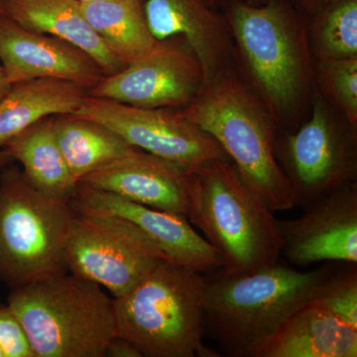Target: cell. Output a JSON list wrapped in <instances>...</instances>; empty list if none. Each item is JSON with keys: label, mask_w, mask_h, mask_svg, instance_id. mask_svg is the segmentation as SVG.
<instances>
[{"label": "cell", "mask_w": 357, "mask_h": 357, "mask_svg": "<svg viewBox=\"0 0 357 357\" xmlns=\"http://www.w3.org/2000/svg\"><path fill=\"white\" fill-rule=\"evenodd\" d=\"M217 7L231 31L234 67L279 132L295 130L311 114L314 91L309 15L292 0H218Z\"/></svg>", "instance_id": "1"}, {"label": "cell", "mask_w": 357, "mask_h": 357, "mask_svg": "<svg viewBox=\"0 0 357 357\" xmlns=\"http://www.w3.org/2000/svg\"><path fill=\"white\" fill-rule=\"evenodd\" d=\"M333 272L328 264L298 271L278 261L255 271L222 267L206 274V335L225 356L255 357Z\"/></svg>", "instance_id": "2"}, {"label": "cell", "mask_w": 357, "mask_h": 357, "mask_svg": "<svg viewBox=\"0 0 357 357\" xmlns=\"http://www.w3.org/2000/svg\"><path fill=\"white\" fill-rule=\"evenodd\" d=\"M180 112L220 143L244 183L270 210L295 208L275 156L278 128L234 63L204 82L194 100Z\"/></svg>", "instance_id": "3"}, {"label": "cell", "mask_w": 357, "mask_h": 357, "mask_svg": "<svg viewBox=\"0 0 357 357\" xmlns=\"http://www.w3.org/2000/svg\"><path fill=\"white\" fill-rule=\"evenodd\" d=\"M8 306L35 357H105L116 337L114 298L69 271L11 289Z\"/></svg>", "instance_id": "4"}, {"label": "cell", "mask_w": 357, "mask_h": 357, "mask_svg": "<svg viewBox=\"0 0 357 357\" xmlns=\"http://www.w3.org/2000/svg\"><path fill=\"white\" fill-rule=\"evenodd\" d=\"M206 274L164 259L126 295L114 299L116 337L142 356L218 357L204 344Z\"/></svg>", "instance_id": "5"}, {"label": "cell", "mask_w": 357, "mask_h": 357, "mask_svg": "<svg viewBox=\"0 0 357 357\" xmlns=\"http://www.w3.org/2000/svg\"><path fill=\"white\" fill-rule=\"evenodd\" d=\"M196 190L188 220L204 234L231 272L271 266L281 256L274 211L244 183L229 160L195 169Z\"/></svg>", "instance_id": "6"}, {"label": "cell", "mask_w": 357, "mask_h": 357, "mask_svg": "<svg viewBox=\"0 0 357 357\" xmlns=\"http://www.w3.org/2000/svg\"><path fill=\"white\" fill-rule=\"evenodd\" d=\"M70 203L38 191L22 171L0 174V278L10 289L67 272Z\"/></svg>", "instance_id": "7"}, {"label": "cell", "mask_w": 357, "mask_h": 357, "mask_svg": "<svg viewBox=\"0 0 357 357\" xmlns=\"http://www.w3.org/2000/svg\"><path fill=\"white\" fill-rule=\"evenodd\" d=\"M275 156L296 206L303 210L357 182V126L314 89L311 114L293 131L277 132Z\"/></svg>", "instance_id": "8"}, {"label": "cell", "mask_w": 357, "mask_h": 357, "mask_svg": "<svg viewBox=\"0 0 357 357\" xmlns=\"http://www.w3.org/2000/svg\"><path fill=\"white\" fill-rule=\"evenodd\" d=\"M72 208L64 252L68 271L107 289L114 299L132 290L168 259L128 220Z\"/></svg>", "instance_id": "9"}, {"label": "cell", "mask_w": 357, "mask_h": 357, "mask_svg": "<svg viewBox=\"0 0 357 357\" xmlns=\"http://www.w3.org/2000/svg\"><path fill=\"white\" fill-rule=\"evenodd\" d=\"M70 115L102 124L130 146L191 170L213 160L230 161L215 138L178 109H144L86 96Z\"/></svg>", "instance_id": "10"}, {"label": "cell", "mask_w": 357, "mask_h": 357, "mask_svg": "<svg viewBox=\"0 0 357 357\" xmlns=\"http://www.w3.org/2000/svg\"><path fill=\"white\" fill-rule=\"evenodd\" d=\"M203 68L183 37L161 40L147 55L102 79L89 96L144 107L181 110L204 86Z\"/></svg>", "instance_id": "11"}, {"label": "cell", "mask_w": 357, "mask_h": 357, "mask_svg": "<svg viewBox=\"0 0 357 357\" xmlns=\"http://www.w3.org/2000/svg\"><path fill=\"white\" fill-rule=\"evenodd\" d=\"M304 211L296 220H278L281 255L299 266L326 261L357 264V182Z\"/></svg>", "instance_id": "12"}, {"label": "cell", "mask_w": 357, "mask_h": 357, "mask_svg": "<svg viewBox=\"0 0 357 357\" xmlns=\"http://www.w3.org/2000/svg\"><path fill=\"white\" fill-rule=\"evenodd\" d=\"M72 208L123 218L142 230L171 261L203 274L225 267L222 256L187 218L134 203L79 183Z\"/></svg>", "instance_id": "13"}, {"label": "cell", "mask_w": 357, "mask_h": 357, "mask_svg": "<svg viewBox=\"0 0 357 357\" xmlns=\"http://www.w3.org/2000/svg\"><path fill=\"white\" fill-rule=\"evenodd\" d=\"M79 183L188 218L197 176L195 170L137 149L89 174Z\"/></svg>", "instance_id": "14"}, {"label": "cell", "mask_w": 357, "mask_h": 357, "mask_svg": "<svg viewBox=\"0 0 357 357\" xmlns=\"http://www.w3.org/2000/svg\"><path fill=\"white\" fill-rule=\"evenodd\" d=\"M0 64L13 84L50 77L89 89L105 76L95 61L74 45L24 29L1 13Z\"/></svg>", "instance_id": "15"}, {"label": "cell", "mask_w": 357, "mask_h": 357, "mask_svg": "<svg viewBox=\"0 0 357 357\" xmlns=\"http://www.w3.org/2000/svg\"><path fill=\"white\" fill-rule=\"evenodd\" d=\"M144 11L155 38L185 40L201 63L206 81L231 64L234 39L229 22L206 0H146Z\"/></svg>", "instance_id": "16"}, {"label": "cell", "mask_w": 357, "mask_h": 357, "mask_svg": "<svg viewBox=\"0 0 357 357\" xmlns=\"http://www.w3.org/2000/svg\"><path fill=\"white\" fill-rule=\"evenodd\" d=\"M0 9L24 29L74 45L95 61L105 76L126 67L89 24L79 0H4Z\"/></svg>", "instance_id": "17"}, {"label": "cell", "mask_w": 357, "mask_h": 357, "mask_svg": "<svg viewBox=\"0 0 357 357\" xmlns=\"http://www.w3.org/2000/svg\"><path fill=\"white\" fill-rule=\"evenodd\" d=\"M357 330L312 299L302 305L255 357H356Z\"/></svg>", "instance_id": "18"}, {"label": "cell", "mask_w": 357, "mask_h": 357, "mask_svg": "<svg viewBox=\"0 0 357 357\" xmlns=\"http://www.w3.org/2000/svg\"><path fill=\"white\" fill-rule=\"evenodd\" d=\"M86 96V89L65 79L43 77L13 84L0 100V146L52 115L75 114Z\"/></svg>", "instance_id": "19"}, {"label": "cell", "mask_w": 357, "mask_h": 357, "mask_svg": "<svg viewBox=\"0 0 357 357\" xmlns=\"http://www.w3.org/2000/svg\"><path fill=\"white\" fill-rule=\"evenodd\" d=\"M53 119H45L6 145L11 158L22 166L25 177L38 191L50 198L70 203L79 182L58 146Z\"/></svg>", "instance_id": "20"}, {"label": "cell", "mask_w": 357, "mask_h": 357, "mask_svg": "<svg viewBox=\"0 0 357 357\" xmlns=\"http://www.w3.org/2000/svg\"><path fill=\"white\" fill-rule=\"evenodd\" d=\"M86 20L124 66L132 64L156 46L148 27L144 0L81 2Z\"/></svg>", "instance_id": "21"}, {"label": "cell", "mask_w": 357, "mask_h": 357, "mask_svg": "<svg viewBox=\"0 0 357 357\" xmlns=\"http://www.w3.org/2000/svg\"><path fill=\"white\" fill-rule=\"evenodd\" d=\"M58 146L77 182L137 150L102 124L73 115L54 117Z\"/></svg>", "instance_id": "22"}, {"label": "cell", "mask_w": 357, "mask_h": 357, "mask_svg": "<svg viewBox=\"0 0 357 357\" xmlns=\"http://www.w3.org/2000/svg\"><path fill=\"white\" fill-rule=\"evenodd\" d=\"M307 38L314 61L357 59V0H331L309 15Z\"/></svg>", "instance_id": "23"}, {"label": "cell", "mask_w": 357, "mask_h": 357, "mask_svg": "<svg viewBox=\"0 0 357 357\" xmlns=\"http://www.w3.org/2000/svg\"><path fill=\"white\" fill-rule=\"evenodd\" d=\"M314 89L357 126V59L314 61Z\"/></svg>", "instance_id": "24"}, {"label": "cell", "mask_w": 357, "mask_h": 357, "mask_svg": "<svg viewBox=\"0 0 357 357\" xmlns=\"http://www.w3.org/2000/svg\"><path fill=\"white\" fill-rule=\"evenodd\" d=\"M347 326L357 330V267L351 264L319 284L311 298Z\"/></svg>", "instance_id": "25"}, {"label": "cell", "mask_w": 357, "mask_h": 357, "mask_svg": "<svg viewBox=\"0 0 357 357\" xmlns=\"http://www.w3.org/2000/svg\"><path fill=\"white\" fill-rule=\"evenodd\" d=\"M0 347L6 357H35L22 324L8 305H0Z\"/></svg>", "instance_id": "26"}, {"label": "cell", "mask_w": 357, "mask_h": 357, "mask_svg": "<svg viewBox=\"0 0 357 357\" xmlns=\"http://www.w3.org/2000/svg\"><path fill=\"white\" fill-rule=\"evenodd\" d=\"M105 357H143L139 349L129 340L121 337H115L110 340Z\"/></svg>", "instance_id": "27"}, {"label": "cell", "mask_w": 357, "mask_h": 357, "mask_svg": "<svg viewBox=\"0 0 357 357\" xmlns=\"http://www.w3.org/2000/svg\"><path fill=\"white\" fill-rule=\"evenodd\" d=\"M330 1L331 0H292L296 7L303 13L307 14V15L317 13Z\"/></svg>", "instance_id": "28"}, {"label": "cell", "mask_w": 357, "mask_h": 357, "mask_svg": "<svg viewBox=\"0 0 357 357\" xmlns=\"http://www.w3.org/2000/svg\"><path fill=\"white\" fill-rule=\"evenodd\" d=\"M11 86H13V84L9 83L6 73H4L3 68H2L1 64H0V100L6 96Z\"/></svg>", "instance_id": "29"}, {"label": "cell", "mask_w": 357, "mask_h": 357, "mask_svg": "<svg viewBox=\"0 0 357 357\" xmlns=\"http://www.w3.org/2000/svg\"><path fill=\"white\" fill-rule=\"evenodd\" d=\"M206 3L211 7H215V8H218L217 2L218 0H206ZM248 3L253 4V6H260V4L264 3L266 0H246Z\"/></svg>", "instance_id": "30"}, {"label": "cell", "mask_w": 357, "mask_h": 357, "mask_svg": "<svg viewBox=\"0 0 357 357\" xmlns=\"http://www.w3.org/2000/svg\"><path fill=\"white\" fill-rule=\"evenodd\" d=\"M10 159L13 158H11L10 155L8 154V152H7L6 150V151L0 152V168L6 165L7 162Z\"/></svg>", "instance_id": "31"}, {"label": "cell", "mask_w": 357, "mask_h": 357, "mask_svg": "<svg viewBox=\"0 0 357 357\" xmlns=\"http://www.w3.org/2000/svg\"><path fill=\"white\" fill-rule=\"evenodd\" d=\"M0 357H6V354H4L3 349L0 347Z\"/></svg>", "instance_id": "32"}, {"label": "cell", "mask_w": 357, "mask_h": 357, "mask_svg": "<svg viewBox=\"0 0 357 357\" xmlns=\"http://www.w3.org/2000/svg\"><path fill=\"white\" fill-rule=\"evenodd\" d=\"M79 2L98 1V0H79Z\"/></svg>", "instance_id": "33"}, {"label": "cell", "mask_w": 357, "mask_h": 357, "mask_svg": "<svg viewBox=\"0 0 357 357\" xmlns=\"http://www.w3.org/2000/svg\"><path fill=\"white\" fill-rule=\"evenodd\" d=\"M3 1H4V0H0V6H1V3H2V2H3ZM0 10H1V9H0Z\"/></svg>", "instance_id": "34"}, {"label": "cell", "mask_w": 357, "mask_h": 357, "mask_svg": "<svg viewBox=\"0 0 357 357\" xmlns=\"http://www.w3.org/2000/svg\"><path fill=\"white\" fill-rule=\"evenodd\" d=\"M0 13H1V10H0Z\"/></svg>", "instance_id": "35"}]
</instances>
